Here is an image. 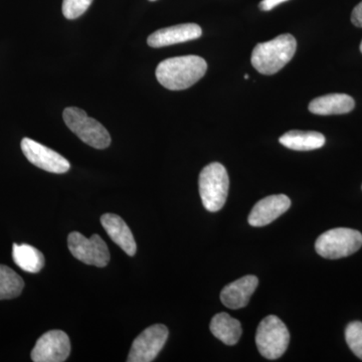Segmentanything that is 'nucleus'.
<instances>
[{
  "mask_svg": "<svg viewBox=\"0 0 362 362\" xmlns=\"http://www.w3.org/2000/svg\"><path fill=\"white\" fill-rule=\"evenodd\" d=\"M286 1H288V0H262L259 4V8L263 11H270Z\"/></svg>",
  "mask_w": 362,
  "mask_h": 362,
  "instance_id": "4be33fe9",
  "label": "nucleus"
},
{
  "mask_svg": "<svg viewBox=\"0 0 362 362\" xmlns=\"http://www.w3.org/2000/svg\"><path fill=\"white\" fill-rule=\"evenodd\" d=\"M281 144L297 151H310L321 148L325 144V137L315 131L292 130L281 136Z\"/></svg>",
  "mask_w": 362,
  "mask_h": 362,
  "instance_id": "dca6fc26",
  "label": "nucleus"
},
{
  "mask_svg": "<svg viewBox=\"0 0 362 362\" xmlns=\"http://www.w3.org/2000/svg\"><path fill=\"white\" fill-rule=\"evenodd\" d=\"M351 21L357 28H362V1L354 7L351 14Z\"/></svg>",
  "mask_w": 362,
  "mask_h": 362,
  "instance_id": "5701e85b",
  "label": "nucleus"
},
{
  "mask_svg": "<svg viewBox=\"0 0 362 362\" xmlns=\"http://www.w3.org/2000/svg\"><path fill=\"white\" fill-rule=\"evenodd\" d=\"M211 333L226 345H235L242 337V325L240 321L228 313H218L211 319Z\"/></svg>",
  "mask_w": 362,
  "mask_h": 362,
  "instance_id": "f3484780",
  "label": "nucleus"
},
{
  "mask_svg": "<svg viewBox=\"0 0 362 362\" xmlns=\"http://www.w3.org/2000/svg\"><path fill=\"white\" fill-rule=\"evenodd\" d=\"M361 52H362V42H361Z\"/></svg>",
  "mask_w": 362,
  "mask_h": 362,
  "instance_id": "393cba45",
  "label": "nucleus"
},
{
  "mask_svg": "<svg viewBox=\"0 0 362 362\" xmlns=\"http://www.w3.org/2000/svg\"><path fill=\"white\" fill-rule=\"evenodd\" d=\"M63 117L69 129L86 144L96 149H105L110 145L111 136L106 128L82 109L69 107L64 111Z\"/></svg>",
  "mask_w": 362,
  "mask_h": 362,
  "instance_id": "20e7f679",
  "label": "nucleus"
},
{
  "mask_svg": "<svg viewBox=\"0 0 362 362\" xmlns=\"http://www.w3.org/2000/svg\"><path fill=\"white\" fill-rule=\"evenodd\" d=\"M101 223L110 239L121 247L128 256H134L137 246L129 226L121 216L114 214H105L101 216Z\"/></svg>",
  "mask_w": 362,
  "mask_h": 362,
  "instance_id": "4468645a",
  "label": "nucleus"
},
{
  "mask_svg": "<svg viewBox=\"0 0 362 362\" xmlns=\"http://www.w3.org/2000/svg\"><path fill=\"white\" fill-rule=\"evenodd\" d=\"M206 62L201 57H176L164 59L159 64L156 78L166 89L185 90L199 82L206 75Z\"/></svg>",
  "mask_w": 362,
  "mask_h": 362,
  "instance_id": "f257e3e1",
  "label": "nucleus"
},
{
  "mask_svg": "<svg viewBox=\"0 0 362 362\" xmlns=\"http://www.w3.org/2000/svg\"><path fill=\"white\" fill-rule=\"evenodd\" d=\"M290 343V333L277 316H267L257 329L256 344L259 354L268 359L280 358Z\"/></svg>",
  "mask_w": 362,
  "mask_h": 362,
  "instance_id": "423d86ee",
  "label": "nucleus"
},
{
  "mask_svg": "<svg viewBox=\"0 0 362 362\" xmlns=\"http://www.w3.org/2000/svg\"><path fill=\"white\" fill-rule=\"evenodd\" d=\"M345 339L351 351L362 361V322L349 323L345 329Z\"/></svg>",
  "mask_w": 362,
  "mask_h": 362,
  "instance_id": "aec40b11",
  "label": "nucleus"
},
{
  "mask_svg": "<svg viewBox=\"0 0 362 362\" xmlns=\"http://www.w3.org/2000/svg\"><path fill=\"white\" fill-rule=\"evenodd\" d=\"M199 185L202 202L207 211L216 213L223 209L230 187L228 173L223 164L214 162L202 169Z\"/></svg>",
  "mask_w": 362,
  "mask_h": 362,
  "instance_id": "7ed1b4c3",
  "label": "nucleus"
},
{
  "mask_svg": "<svg viewBox=\"0 0 362 362\" xmlns=\"http://www.w3.org/2000/svg\"><path fill=\"white\" fill-rule=\"evenodd\" d=\"M202 35V28L197 23H182L156 30L149 35L147 44L151 47H168L199 39Z\"/></svg>",
  "mask_w": 362,
  "mask_h": 362,
  "instance_id": "f8f14e48",
  "label": "nucleus"
},
{
  "mask_svg": "<svg viewBox=\"0 0 362 362\" xmlns=\"http://www.w3.org/2000/svg\"><path fill=\"white\" fill-rule=\"evenodd\" d=\"M168 327L163 324L149 326L133 342L127 361H153L168 341Z\"/></svg>",
  "mask_w": 362,
  "mask_h": 362,
  "instance_id": "6e6552de",
  "label": "nucleus"
},
{
  "mask_svg": "<svg viewBox=\"0 0 362 362\" xmlns=\"http://www.w3.org/2000/svg\"><path fill=\"white\" fill-rule=\"evenodd\" d=\"M21 150L30 163L47 173L62 175L70 170V162L65 157L30 138H23Z\"/></svg>",
  "mask_w": 362,
  "mask_h": 362,
  "instance_id": "1a4fd4ad",
  "label": "nucleus"
},
{
  "mask_svg": "<svg viewBox=\"0 0 362 362\" xmlns=\"http://www.w3.org/2000/svg\"><path fill=\"white\" fill-rule=\"evenodd\" d=\"M354 98L346 94H329L316 98L309 104V111L316 115H338L349 113L354 109Z\"/></svg>",
  "mask_w": 362,
  "mask_h": 362,
  "instance_id": "2eb2a0df",
  "label": "nucleus"
},
{
  "mask_svg": "<svg viewBox=\"0 0 362 362\" xmlns=\"http://www.w3.org/2000/svg\"><path fill=\"white\" fill-rule=\"evenodd\" d=\"M291 206V201L285 194L267 197L257 202L249 216V223L252 226H265L277 220Z\"/></svg>",
  "mask_w": 362,
  "mask_h": 362,
  "instance_id": "9b49d317",
  "label": "nucleus"
},
{
  "mask_svg": "<svg viewBox=\"0 0 362 362\" xmlns=\"http://www.w3.org/2000/svg\"><path fill=\"white\" fill-rule=\"evenodd\" d=\"M93 0H63L64 16L68 20H76L88 11Z\"/></svg>",
  "mask_w": 362,
  "mask_h": 362,
  "instance_id": "412c9836",
  "label": "nucleus"
},
{
  "mask_svg": "<svg viewBox=\"0 0 362 362\" xmlns=\"http://www.w3.org/2000/svg\"><path fill=\"white\" fill-rule=\"evenodd\" d=\"M68 247L76 259L87 265L104 268L110 262V252L99 235L86 238L81 233H71L68 238Z\"/></svg>",
  "mask_w": 362,
  "mask_h": 362,
  "instance_id": "0eeeda50",
  "label": "nucleus"
},
{
  "mask_svg": "<svg viewBox=\"0 0 362 362\" xmlns=\"http://www.w3.org/2000/svg\"><path fill=\"white\" fill-rule=\"evenodd\" d=\"M25 288L23 278L9 267L0 265V300L20 296Z\"/></svg>",
  "mask_w": 362,
  "mask_h": 362,
  "instance_id": "6ab92c4d",
  "label": "nucleus"
},
{
  "mask_svg": "<svg viewBox=\"0 0 362 362\" xmlns=\"http://www.w3.org/2000/svg\"><path fill=\"white\" fill-rule=\"evenodd\" d=\"M245 78H247H247H249V76L245 75Z\"/></svg>",
  "mask_w": 362,
  "mask_h": 362,
  "instance_id": "b1692460",
  "label": "nucleus"
},
{
  "mask_svg": "<svg viewBox=\"0 0 362 362\" xmlns=\"http://www.w3.org/2000/svg\"><path fill=\"white\" fill-rule=\"evenodd\" d=\"M13 258L21 270L28 273H39L45 266L44 255L30 245L13 244Z\"/></svg>",
  "mask_w": 362,
  "mask_h": 362,
  "instance_id": "a211bd4d",
  "label": "nucleus"
},
{
  "mask_svg": "<svg viewBox=\"0 0 362 362\" xmlns=\"http://www.w3.org/2000/svg\"><path fill=\"white\" fill-rule=\"evenodd\" d=\"M149 1H156V0H149Z\"/></svg>",
  "mask_w": 362,
  "mask_h": 362,
  "instance_id": "a878e982",
  "label": "nucleus"
},
{
  "mask_svg": "<svg viewBox=\"0 0 362 362\" xmlns=\"http://www.w3.org/2000/svg\"><path fill=\"white\" fill-rule=\"evenodd\" d=\"M259 280L256 276L247 275L226 285L221 293V300L228 308H244L249 304L252 295L256 291Z\"/></svg>",
  "mask_w": 362,
  "mask_h": 362,
  "instance_id": "ddd939ff",
  "label": "nucleus"
},
{
  "mask_svg": "<svg viewBox=\"0 0 362 362\" xmlns=\"http://www.w3.org/2000/svg\"><path fill=\"white\" fill-rule=\"evenodd\" d=\"M71 354L70 338L64 331L52 330L45 333L35 343L32 351L35 362H63Z\"/></svg>",
  "mask_w": 362,
  "mask_h": 362,
  "instance_id": "9d476101",
  "label": "nucleus"
},
{
  "mask_svg": "<svg viewBox=\"0 0 362 362\" xmlns=\"http://www.w3.org/2000/svg\"><path fill=\"white\" fill-rule=\"evenodd\" d=\"M296 49L297 42L292 35H279L276 39L255 47L252 52V65L263 75H274L291 61Z\"/></svg>",
  "mask_w": 362,
  "mask_h": 362,
  "instance_id": "f03ea898",
  "label": "nucleus"
},
{
  "mask_svg": "<svg viewBox=\"0 0 362 362\" xmlns=\"http://www.w3.org/2000/svg\"><path fill=\"white\" fill-rule=\"evenodd\" d=\"M362 246V235L352 228H337L322 233L316 240L317 254L325 259L349 257Z\"/></svg>",
  "mask_w": 362,
  "mask_h": 362,
  "instance_id": "39448f33",
  "label": "nucleus"
}]
</instances>
